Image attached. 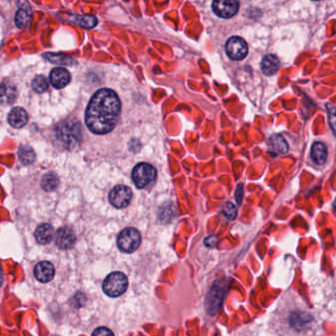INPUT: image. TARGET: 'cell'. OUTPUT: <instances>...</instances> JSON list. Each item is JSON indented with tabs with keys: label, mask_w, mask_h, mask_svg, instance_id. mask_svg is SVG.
I'll list each match as a JSON object with an SVG mask.
<instances>
[{
	"label": "cell",
	"mask_w": 336,
	"mask_h": 336,
	"mask_svg": "<svg viewBox=\"0 0 336 336\" xmlns=\"http://www.w3.org/2000/svg\"><path fill=\"white\" fill-rule=\"evenodd\" d=\"M157 172L155 168L146 163H140L132 171V180L138 188H143L155 180Z\"/></svg>",
	"instance_id": "5b68a950"
},
{
	"label": "cell",
	"mask_w": 336,
	"mask_h": 336,
	"mask_svg": "<svg viewBox=\"0 0 336 336\" xmlns=\"http://www.w3.org/2000/svg\"><path fill=\"white\" fill-rule=\"evenodd\" d=\"M128 286V280L122 272H113L107 276L103 283V290L109 297H119L122 295Z\"/></svg>",
	"instance_id": "3957f363"
},
{
	"label": "cell",
	"mask_w": 336,
	"mask_h": 336,
	"mask_svg": "<svg viewBox=\"0 0 336 336\" xmlns=\"http://www.w3.org/2000/svg\"><path fill=\"white\" fill-rule=\"evenodd\" d=\"M16 87L11 82H2L0 84V104L9 105L12 104L16 99Z\"/></svg>",
	"instance_id": "7c38bea8"
},
{
	"label": "cell",
	"mask_w": 336,
	"mask_h": 336,
	"mask_svg": "<svg viewBox=\"0 0 336 336\" xmlns=\"http://www.w3.org/2000/svg\"><path fill=\"white\" fill-rule=\"evenodd\" d=\"M73 21L85 29H91L97 25V18L91 15L77 16Z\"/></svg>",
	"instance_id": "44dd1931"
},
{
	"label": "cell",
	"mask_w": 336,
	"mask_h": 336,
	"mask_svg": "<svg viewBox=\"0 0 336 336\" xmlns=\"http://www.w3.org/2000/svg\"><path fill=\"white\" fill-rule=\"evenodd\" d=\"M132 199V191L128 186L118 185L109 192L108 199L110 204L116 208L126 207Z\"/></svg>",
	"instance_id": "8992f818"
},
{
	"label": "cell",
	"mask_w": 336,
	"mask_h": 336,
	"mask_svg": "<svg viewBox=\"0 0 336 336\" xmlns=\"http://www.w3.org/2000/svg\"><path fill=\"white\" fill-rule=\"evenodd\" d=\"M247 45L244 39L240 37L230 38L226 44V52L230 59L234 61H242L247 54Z\"/></svg>",
	"instance_id": "52a82bcc"
},
{
	"label": "cell",
	"mask_w": 336,
	"mask_h": 336,
	"mask_svg": "<svg viewBox=\"0 0 336 336\" xmlns=\"http://www.w3.org/2000/svg\"><path fill=\"white\" fill-rule=\"evenodd\" d=\"M121 113L118 95L109 89H101L92 97L87 107L85 122L96 134H106L116 126Z\"/></svg>",
	"instance_id": "6da1fadb"
},
{
	"label": "cell",
	"mask_w": 336,
	"mask_h": 336,
	"mask_svg": "<svg viewBox=\"0 0 336 336\" xmlns=\"http://www.w3.org/2000/svg\"><path fill=\"white\" fill-rule=\"evenodd\" d=\"M2 281H3V275H2V268L0 265V286L2 285Z\"/></svg>",
	"instance_id": "484cf974"
},
{
	"label": "cell",
	"mask_w": 336,
	"mask_h": 336,
	"mask_svg": "<svg viewBox=\"0 0 336 336\" xmlns=\"http://www.w3.org/2000/svg\"><path fill=\"white\" fill-rule=\"evenodd\" d=\"M54 237V230L48 224H42L35 231V238L39 244H49Z\"/></svg>",
	"instance_id": "5bb4252c"
},
{
	"label": "cell",
	"mask_w": 336,
	"mask_h": 336,
	"mask_svg": "<svg viewBox=\"0 0 336 336\" xmlns=\"http://www.w3.org/2000/svg\"><path fill=\"white\" fill-rule=\"evenodd\" d=\"M70 74L69 72L61 67H58L54 68L49 75V80L50 83L53 87L58 88V89H61L65 86H67L70 82Z\"/></svg>",
	"instance_id": "8fae6325"
},
{
	"label": "cell",
	"mask_w": 336,
	"mask_h": 336,
	"mask_svg": "<svg viewBox=\"0 0 336 336\" xmlns=\"http://www.w3.org/2000/svg\"><path fill=\"white\" fill-rule=\"evenodd\" d=\"M41 184H42V187H43L44 190H46V191H52L59 185V178L53 173L46 174L43 177V179H42Z\"/></svg>",
	"instance_id": "ac0fdd59"
},
{
	"label": "cell",
	"mask_w": 336,
	"mask_h": 336,
	"mask_svg": "<svg viewBox=\"0 0 336 336\" xmlns=\"http://www.w3.org/2000/svg\"><path fill=\"white\" fill-rule=\"evenodd\" d=\"M140 233L134 228H126L123 230L118 237V246L125 254H131L135 251L140 245Z\"/></svg>",
	"instance_id": "277c9868"
},
{
	"label": "cell",
	"mask_w": 336,
	"mask_h": 336,
	"mask_svg": "<svg viewBox=\"0 0 336 336\" xmlns=\"http://www.w3.org/2000/svg\"><path fill=\"white\" fill-rule=\"evenodd\" d=\"M268 148L274 155H278L287 152L289 147L285 138L280 134H275L268 140Z\"/></svg>",
	"instance_id": "2e32d148"
},
{
	"label": "cell",
	"mask_w": 336,
	"mask_h": 336,
	"mask_svg": "<svg viewBox=\"0 0 336 336\" xmlns=\"http://www.w3.org/2000/svg\"><path fill=\"white\" fill-rule=\"evenodd\" d=\"M214 13L221 18H231L237 14L239 2L234 0H217L212 3Z\"/></svg>",
	"instance_id": "ba28073f"
},
{
	"label": "cell",
	"mask_w": 336,
	"mask_h": 336,
	"mask_svg": "<svg viewBox=\"0 0 336 336\" xmlns=\"http://www.w3.org/2000/svg\"><path fill=\"white\" fill-rule=\"evenodd\" d=\"M223 212H224V215L225 217L228 219V220H234L236 219L237 217V207L234 205V203L232 202H227L225 205H224V208H223Z\"/></svg>",
	"instance_id": "cb8c5ba5"
},
{
	"label": "cell",
	"mask_w": 336,
	"mask_h": 336,
	"mask_svg": "<svg viewBox=\"0 0 336 336\" xmlns=\"http://www.w3.org/2000/svg\"><path fill=\"white\" fill-rule=\"evenodd\" d=\"M76 238L72 230L62 227L57 232L55 244L61 249H69L75 244Z\"/></svg>",
	"instance_id": "9c48e42d"
},
{
	"label": "cell",
	"mask_w": 336,
	"mask_h": 336,
	"mask_svg": "<svg viewBox=\"0 0 336 336\" xmlns=\"http://www.w3.org/2000/svg\"><path fill=\"white\" fill-rule=\"evenodd\" d=\"M58 141L66 148H73L81 141L80 124L73 120L61 122L55 128Z\"/></svg>",
	"instance_id": "7a4b0ae2"
},
{
	"label": "cell",
	"mask_w": 336,
	"mask_h": 336,
	"mask_svg": "<svg viewBox=\"0 0 336 336\" xmlns=\"http://www.w3.org/2000/svg\"><path fill=\"white\" fill-rule=\"evenodd\" d=\"M19 158L20 161L24 164V165H30L32 164L35 159H36V154L34 152V150L29 147V146H22L19 149Z\"/></svg>",
	"instance_id": "ffe728a7"
},
{
	"label": "cell",
	"mask_w": 336,
	"mask_h": 336,
	"mask_svg": "<svg viewBox=\"0 0 336 336\" xmlns=\"http://www.w3.org/2000/svg\"><path fill=\"white\" fill-rule=\"evenodd\" d=\"M31 21V12L27 9L24 8H20L15 16V23L16 25L21 28L24 29L26 28Z\"/></svg>",
	"instance_id": "d6986e66"
},
{
	"label": "cell",
	"mask_w": 336,
	"mask_h": 336,
	"mask_svg": "<svg viewBox=\"0 0 336 336\" xmlns=\"http://www.w3.org/2000/svg\"><path fill=\"white\" fill-rule=\"evenodd\" d=\"M312 159L317 165H323L327 159V148L321 142H315L312 146Z\"/></svg>",
	"instance_id": "e0dca14e"
},
{
	"label": "cell",
	"mask_w": 336,
	"mask_h": 336,
	"mask_svg": "<svg viewBox=\"0 0 336 336\" xmlns=\"http://www.w3.org/2000/svg\"><path fill=\"white\" fill-rule=\"evenodd\" d=\"M8 122L11 126L15 128H21L28 122V114L22 107H14L9 114Z\"/></svg>",
	"instance_id": "4fadbf2b"
},
{
	"label": "cell",
	"mask_w": 336,
	"mask_h": 336,
	"mask_svg": "<svg viewBox=\"0 0 336 336\" xmlns=\"http://www.w3.org/2000/svg\"><path fill=\"white\" fill-rule=\"evenodd\" d=\"M92 336H115L113 331L107 327H98L94 330Z\"/></svg>",
	"instance_id": "d4e9b609"
},
{
	"label": "cell",
	"mask_w": 336,
	"mask_h": 336,
	"mask_svg": "<svg viewBox=\"0 0 336 336\" xmlns=\"http://www.w3.org/2000/svg\"><path fill=\"white\" fill-rule=\"evenodd\" d=\"M45 58L47 59L48 61H51L53 63H57V64L69 65V64H71V62H73V61L69 58H65V57H62V55H55V54H52V53L45 54Z\"/></svg>",
	"instance_id": "603a6c76"
},
{
	"label": "cell",
	"mask_w": 336,
	"mask_h": 336,
	"mask_svg": "<svg viewBox=\"0 0 336 336\" xmlns=\"http://www.w3.org/2000/svg\"><path fill=\"white\" fill-rule=\"evenodd\" d=\"M33 89L38 93H44L48 89V81L46 77L43 75L35 77V79L32 82Z\"/></svg>",
	"instance_id": "7402d4cb"
},
{
	"label": "cell",
	"mask_w": 336,
	"mask_h": 336,
	"mask_svg": "<svg viewBox=\"0 0 336 336\" xmlns=\"http://www.w3.org/2000/svg\"><path fill=\"white\" fill-rule=\"evenodd\" d=\"M34 274L38 281L47 283L54 277V267L48 261L39 262L34 269Z\"/></svg>",
	"instance_id": "30bf717a"
},
{
	"label": "cell",
	"mask_w": 336,
	"mask_h": 336,
	"mask_svg": "<svg viewBox=\"0 0 336 336\" xmlns=\"http://www.w3.org/2000/svg\"><path fill=\"white\" fill-rule=\"evenodd\" d=\"M280 67V61L273 54H268L261 61V69L265 75L271 76L277 73Z\"/></svg>",
	"instance_id": "9a60e30c"
}]
</instances>
